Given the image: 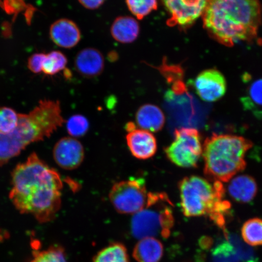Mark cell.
<instances>
[{
	"label": "cell",
	"instance_id": "1",
	"mask_svg": "<svg viewBox=\"0 0 262 262\" xmlns=\"http://www.w3.org/2000/svg\"><path fill=\"white\" fill-rule=\"evenodd\" d=\"M9 199L21 214L41 224L53 221L61 205L63 187L60 173L32 153L12 172Z\"/></svg>",
	"mask_w": 262,
	"mask_h": 262
},
{
	"label": "cell",
	"instance_id": "2",
	"mask_svg": "<svg viewBox=\"0 0 262 262\" xmlns=\"http://www.w3.org/2000/svg\"><path fill=\"white\" fill-rule=\"evenodd\" d=\"M261 18L258 0H208L203 14L209 34L228 47L253 39Z\"/></svg>",
	"mask_w": 262,
	"mask_h": 262
},
{
	"label": "cell",
	"instance_id": "3",
	"mask_svg": "<svg viewBox=\"0 0 262 262\" xmlns=\"http://www.w3.org/2000/svg\"><path fill=\"white\" fill-rule=\"evenodd\" d=\"M64 123L57 101L42 100L29 114H19L15 129L6 135L0 134V166L18 156L31 143L49 138Z\"/></svg>",
	"mask_w": 262,
	"mask_h": 262
},
{
	"label": "cell",
	"instance_id": "4",
	"mask_svg": "<svg viewBox=\"0 0 262 262\" xmlns=\"http://www.w3.org/2000/svg\"><path fill=\"white\" fill-rule=\"evenodd\" d=\"M252 146L251 141L243 137L213 134L203 146L206 178L212 182H229L245 169V156Z\"/></svg>",
	"mask_w": 262,
	"mask_h": 262
},
{
	"label": "cell",
	"instance_id": "5",
	"mask_svg": "<svg viewBox=\"0 0 262 262\" xmlns=\"http://www.w3.org/2000/svg\"><path fill=\"white\" fill-rule=\"evenodd\" d=\"M180 206L186 217L208 215L219 227H224L225 215L231 205L225 199L224 185L201 177H186L180 182Z\"/></svg>",
	"mask_w": 262,
	"mask_h": 262
},
{
	"label": "cell",
	"instance_id": "6",
	"mask_svg": "<svg viewBox=\"0 0 262 262\" xmlns=\"http://www.w3.org/2000/svg\"><path fill=\"white\" fill-rule=\"evenodd\" d=\"M172 206L165 193H149L145 207L134 214L131 221L134 237L140 240L158 235L168 237L174 224Z\"/></svg>",
	"mask_w": 262,
	"mask_h": 262
},
{
	"label": "cell",
	"instance_id": "7",
	"mask_svg": "<svg viewBox=\"0 0 262 262\" xmlns=\"http://www.w3.org/2000/svg\"><path fill=\"white\" fill-rule=\"evenodd\" d=\"M167 158L181 168H194L198 165L203 154L202 137L194 128L176 129L174 139L166 147Z\"/></svg>",
	"mask_w": 262,
	"mask_h": 262
},
{
	"label": "cell",
	"instance_id": "8",
	"mask_svg": "<svg viewBox=\"0 0 262 262\" xmlns=\"http://www.w3.org/2000/svg\"><path fill=\"white\" fill-rule=\"evenodd\" d=\"M148 194L145 180L134 178L116 183L111 189L110 199L118 212L134 214L145 207Z\"/></svg>",
	"mask_w": 262,
	"mask_h": 262
},
{
	"label": "cell",
	"instance_id": "9",
	"mask_svg": "<svg viewBox=\"0 0 262 262\" xmlns=\"http://www.w3.org/2000/svg\"><path fill=\"white\" fill-rule=\"evenodd\" d=\"M170 15L168 24L186 28L204 14L208 0H162Z\"/></svg>",
	"mask_w": 262,
	"mask_h": 262
},
{
	"label": "cell",
	"instance_id": "10",
	"mask_svg": "<svg viewBox=\"0 0 262 262\" xmlns=\"http://www.w3.org/2000/svg\"><path fill=\"white\" fill-rule=\"evenodd\" d=\"M193 85L196 94L206 102H214L221 99L227 92V81L224 75L214 69L200 73Z\"/></svg>",
	"mask_w": 262,
	"mask_h": 262
},
{
	"label": "cell",
	"instance_id": "11",
	"mask_svg": "<svg viewBox=\"0 0 262 262\" xmlns=\"http://www.w3.org/2000/svg\"><path fill=\"white\" fill-rule=\"evenodd\" d=\"M126 142L134 157L139 160H147L156 155L157 143L152 133L139 128L135 124H127Z\"/></svg>",
	"mask_w": 262,
	"mask_h": 262
},
{
	"label": "cell",
	"instance_id": "12",
	"mask_svg": "<svg viewBox=\"0 0 262 262\" xmlns=\"http://www.w3.org/2000/svg\"><path fill=\"white\" fill-rule=\"evenodd\" d=\"M55 162L66 170H73L83 162L84 150L83 145L77 139L64 137L55 144L53 150Z\"/></svg>",
	"mask_w": 262,
	"mask_h": 262
},
{
	"label": "cell",
	"instance_id": "13",
	"mask_svg": "<svg viewBox=\"0 0 262 262\" xmlns=\"http://www.w3.org/2000/svg\"><path fill=\"white\" fill-rule=\"evenodd\" d=\"M50 37L58 47L70 49L80 41L81 32L74 22L70 19H61L51 26Z\"/></svg>",
	"mask_w": 262,
	"mask_h": 262
},
{
	"label": "cell",
	"instance_id": "14",
	"mask_svg": "<svg viewBox=\"0 0 262 262\" xmlns=\"http://www.w3.org/2000/svg\"><path fill=\"white\" fill-rule=\"evenodd\" d=\"M75 64L78 73L83 76L96 77L102 73L104 66V58L97 49L86 48L78 54Z\"/></svg>",
	"mask_w": 262,
	"mask_h": 262
},
{
	"label": "cell",
	"instance_id": "15",
	"mask_svg": "<svg viewBox=\"0 0 262 262\" xmlns=\"http://www.w3.org/2000/svg\"><path fill=\"white\" fill-rule=\"evenodd\" d=\"M228 191L231 198L241 204L251 202L257 195L255 180L250 176L241 175L229 180Z\"/></svg>",
	"mask_w": 262,
	"mask_h": 262
},
{
	"label": "cell",
	"instance_id": "16",
	"mask_svg": "<svg viewBox=\"0 0 262 262\" xmlns=\"http://www.w3.org/2000/svg\"><path fill=\"white\" fill-rule=\"evenodd\" d=\"M136 122L139 128L150 133L159 132L165 123V116L160 108L155 104H145L136 113Z\"/></svg>",
	"mask_w": 262,
	"mask_h": 262
},
{
	"label": "cell",
	"instance_id": "17",
	"mask_svg": "<svg viewBox=\"0 0 262 262\" xmlns=\"http://www.w3.org/2000/svg\"><path fill=\"white\" fill-rule=\"evenodd\" d=\"M113 37L121 43H131L136 40L139 35V23L130 16H119L111 26Z\"/></svg>",
	"mask_w": 262,
	"mask_h": 262
},
{
	"label": "cell",
	"instance_id": "18",
	"mask_svg": "<svg viewBox=\"0 0 262 262\" xmlns=\"http://www.w3.org/2000/svg\"><path fill=\"white\" fill-rule=\"evenodd\" d=\"M163 255L162 242L156 237L140 239L133 250L137 262H159Z\"/></svg>",
	"mask_w": 262,
	"mask_h": 262
},
{
	"label": "cell",
	"instance_id": "19",
	"mask_svg": "<svg viewBox=\"0 0 262 262\" xmlns=\"http://www.w3.org/2000/svg\"><path fill=\"white\" fill-rule=\"evenodd\" d=\"M93 262H130L126 248L122 244L113 243L95 255Z\"/></svg>",
	"mask_w": 262,
	"mask_h": 262
},
{
	"label": "cell",
	"instance_id": "20",
	"mask_svg": "<svg viewBox=\"0 0 262 262\" xmlns=\"http://www.w3.org/2000/svg\"><path fill=\"white\" fill-rule=\"evenodd\" d=\"M242 235L248 245H262V219L253 218L246 222L242 228Z\"/></svg>",
	"mask_w": 262,
	"mask_h": 262
},
{
	"label": "cell",
	"instance_id": "21",
	"mask_svg": "<svg viewBox=\"0 0 262 262\" xmlns=\"http://www.w3.org/2000/svg\"><path fill=\"white\" fill-rule=\"evenodd\" d=\"M68 63L67 58L60 51H52L46 54L42 72L48 75H54L63 71Z\"/></svg>",
	"mask_w": 262,
	"mask_h": 262
},
{
	"label": "cell",
	"instance_id": "22",
	"mask_svg": "<svg viewBox=\"0 0 262 262\" xmlns=\"http://www.w3.org/2000/svg\"><path fill=\"white\" fill-rule=\"evenodd\" d=\"M31 262H68L67 254L60 245H52L47 250L34 252Z\"/></svg>",
	"mask_w": 262,
	"mask_h": 262
},
{
	"label": "cell",
	"instance_id": "23",
	"mask_svg": "<svg viewBox=\"0 0 262 262\" xmlns=\"http://www.w3.org/2000/svg\"><path fill=\"white\" fill-rule=\"evenodd\" d=\"M132 14L142 19L158 8V0H126Z\"/></svg>",
	"mask_w": 262,
	"mask_h": 262
},
{
	"label": "cell",
	"instance_id": "24",
	"mask_svg": "<svg viewBox=\"0 0 262 262\" xmlns=\"http://www.w3.org/2000/svg\"><path fill=\"white\" fill-rule=\"evenodd\" d=\"M19 114L8 107H0V134H9L17 126Z\"/></svg>",
	"mask_w": 262,
	"mask_h": 262
},
{
	"label": "cell",
	"instance_id": "25",
	"mask_svg": "<svg viewBox=\"0 0 262 262\" xmlns=\"http://www.w3.org/2000/svg\"><path fill=\"white\" fill-rule=\"evenodd\" d=\"M89 127L90 123L86 118L79 114L71 117L67 122L68 132L73 137L84 136Z\"/></svg>",
	"mask_w": 262,
	"mask_h": 262
},
{
	"label": "cell",
	"instance_id": "26",
	"mask_svg": "<svg viewBox=\"0 0 262 262\" xmlns=\"http://www.w3.org/2000/svg\"><path fill=\"white\" fill-rule=\"evenodd\" d=\"M246 107H262V78L253 82L249 87L248 96L243 98Z\"/></svg>",
	"mask_w": 262,
	"mask_h": 262
},
{
	"label": "cell",
	"instance_id": "27",
	"mask_svg": "<svg viewBox=\"0 0 262 262\" xmlns=\"http://www.w3.org/2000/svg\"><path fill=\"white\" fill-rule=\"evenodd\" d=\"M46 58L45 54H35L29 58L28 68L32 73L38 74L42 72Z\"/></svg>",
	"mask_w": 262,
	"mask_h": 262
},
{
	"label": "cell",
	"instance_id": "28",
	"mask_svg": "<svg viewBox=\"0 0 262 262\" xmlns=\"http://www.w3.org/2000/svg\"><path fill=\"white\" fill-rule=\"evenodd\" d=\"M82 6L88 9H96L102 5L106 0H78Z\"/></svg>",
	"mask_w": 262,
	"mask_h": 262
}]
</instances>
